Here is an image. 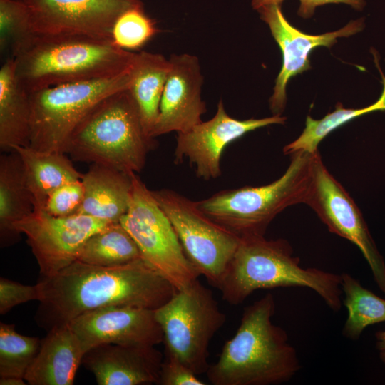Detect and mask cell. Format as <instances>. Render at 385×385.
Returning <instances> with one entry per match:
<instances>
[{"label":"cell","mask_w":385,"mask_h":385,"mask_svg":"<svg viewBox=\"0 0 385 385\" xmlns=\"http://www.w3.org/2000/svg\"><path fill=\"white\" fill-rule=\"evenodd\" d=\"M36 284L40 295L36 321L48 331L107 307L155 310L177 292L143 259L116 267L76 260L54 275L41 277Z\"/></svg>","instance_id":"6da1fadb"},{"label":"cell","mask_w":385,"mask_h":385,"mask_svg":"<svg viewBox=\"0 0 385 385\" xmlns=\"http://www.w3.org/2000/svg\"><path fill=\"white\" fill-rule=\"evenodd\" d=\"M271 293L245 307L235 335L206 371L213 385H274L289 381L300 369L297 353L286 332L271 320Z\"/></svg>","instance_id":"7a4b0ae2"},{"label":"cell","mask_w":385,"mask_h":385,"mask_svg":"<svg viewBox=\"0 0 385 385\" xmlns=\"http://www.w3.org/2000/svg\"><path fill=\"white\" fill-rule=\"evenodd\" d=\"M135 53L112 40L83 34H34L13 58L29 93L53 86L115 76L133 66Z\"/></svg>","instance_id":"3957f363"},{"label":"cell","mask_w":385,"mask_h":385,"mask_svg":"<svg viewBox=\"0 0 385 385\" xmlns=\"http://www.w3.org/2000/svg\"><path fill=\"white\" fill-rule=\"evenodd\" d=\"M299 264L286 240H267L264 235L242 237L217 289L225 302L237 305L257 289L307 287L332 310L338 312L342 307L340 274L304 268Z\"/></svg>","instance_id":"277c9868"},{"label":"cell","mask_w":385,"mask_h":385,"mask_svg":"<svg viewBox=\"0 0 385 385\" xmlns=\"http://www.w3.org/2000/svg\"><path fill=\"white\" fill-rule=\"evenodd\" d=\"M154 147L127 88L98 102L76 127L63 152L75 161L137 173Z\"/></svg>","instance_id":"5b68a950"},{"label":"cell","mask_w":385,"mask_h":385,"mask_svg":"<svg viewBox=\"0 0 385 385\" xmlns=\"http://www.w3.org/2000/svg\"><path fill=\"white\" fill-rule=\"evenodd\" d=\"M313 155H291L286 171L269 184L225 190L197 204L209 217L240 237L264 235L278 214L292 205L305 204L312 180Z\"/></svg>","instance_id":"8992f818"},{"label":"cell","mask_w":385,"mask_h":385,"mask_svg":"<svg viewBox=\"0 0 385 385\" xmlns=\"http://www.w3.org/2000/svg\"><path fill=\"white\" fill-rule=\"evenodd\" d=\"M131 68L115 76L29 92V147L40 151L64 153L70 135L88 113L106 96L128 88Z\"/></svg>","instance_id":"52a82bcc"},{"label":"cell","mask_w":385,"mask_h":385,"mask_svg":"<svg viewBox=\"0 0 385 385\" xmlns=\"http://www.w3.org/2000/svg\"><path fill=\"white\" fill-rule=\"evenodd\" d=\"M155 316L163 332L165 354L197 375L206 373L210 343L226 321L211 290L197 279L155 309Z\"/></svg>","instance_id":"ba28073f"},{"label":"cell","mask_w":385,"mask_h":385,"mask_svg":"<svg viewBox=\"0 0 385 385\" xmlns=\"http://www.w3.org/2000/svg\"><path fill=\"white\" fill-rule=\"evenodd\" d=\"M120 223L135 241L141 258L177 291L198 279L170 221L135 173L129 208Z\"/></svg>","instance_id":"9c48e42d"},{"label":"cell","mask_w":385,"mask_h":385,"mask_svg":"<svg viewBox=\"0 0 385 385\" xmlns=\"http://www.w3.org/2000/svg\"><path fill=\"white\" fill-rule=\"evenodd\" d=\"M152 192L196 272L218 288L240 237L209 217L197 202L167 188Z\"/></svg>","instance_id":"30bf717a"},{"label":"cell","mask_w":385,"mask_h":385,"mask_svg":"<svg viewBox=\"0 0 385 385\" xmlns=\"http://www.w3.org/2000/svg\"><path fill=\"white\" fill-rule=\"evenodd\" d=\"M328 230L354 244L368 262L379 288L385 294V262L352 197L323 163L319 150L313 155L312 180L305 202Z\"/></svg>","instance_id":"8fae6325"},{"label":"cell","mask_w":385,"mask_h":385,"mask_svg":"<svg viewBox=\"0 0 385 385\" xmlns=\"http://www.w3.org/2000/svg\"><path fill=\"white\" fill-rule=\"evenodd\" d=\"M111 223L82 214L55 217L34 210L14 228L26 236L41 277H48L77 260L86 240Z\"/></svg>","instance_id":"7c38bea8"},{"label":"cell","mask_w":385,"mask_h":385,"mask_svg":"<svg viewBox=\"0 0 385 385\" xmlns=\"http://www.w3.org/2000/svg\"><path fill=\"white\" fill-rule=\"evenodd\" d=\"M35 34H72L111 39L113 26L140 0H21Z\"/></svg>","instance_id":"4fadbf2b"},{"label":"cell","mask_w":385,"mask_h":385,"mask_svg":"<svg viewBox=\"0 0 385 385\" xmlns=\"http://www.w3.org/2000/svg\"><path fill=\"white\" fill-rule=\"evenodd\" d=\"M286 117L274 115L263 118L235 119L226 112L222 100L215 115L190 130L178 133L175 161L187 159L197 177L205 180L221 175V157L228 144L250 131L273 124H284Z\"/></svg>","instance_id":"5bb4252c"},{"label":"cell","mask_w":385,"mask_h":385,"mask_svg":"<svg viewBox=\"0 0 385 385\" xmlns=\"http://www.w3.org/2000/svg\"><path fill=\"white\" fill-rule=\"evenodd\" d=\"M69 326L85 351L102 344L155 346L163 341L155 310L111 306L86 312Z\"/></svg>","instance_id":"9a60e30c"},{"label":"cell","mask_w":385,"mask_h":385,"mask_svg":"<svg viewBox=\"0 0 385 385\" xmlns=\"http://www.w3.org/2000/svg\"><path fill=\"white\" fill-rule=\"evenodd\" d=\"M260 19L267 24L282 52L283 63L276 79L274 92L270 99L274 115H281L286 104V86L289 80L309 70L310 52L317 46L332 47L337 38L347 37L361 31L364 19L351 21L341 29L322 35H309L292 26L283 15L280 5L270 4L259 9Z\"/></svg>","instance_id":"2e32d148"},{"label":"cell","mask_w":385,"mask_h":385,"mask_svg":"<svg viewBox=\"0 0 385 385\" xmlns=\"http://www.w3.org/2000/svg\"><path fill=\"white\" fill-rule=\"evenodd\" d=\"M160 100L153 138L173 131L184 133L202 122L206 112L201 99L203 77L198 58L190 54H173Z\"/></svg>","instance_id":"e0dca14e"},{"label":"cell","mask_w":385,"mask_h":385,"mask_svg":"<svg viewBox=\"0 0 385 385\" xmlns=\"http://www.w3.org/2000/svg\"><path fill=\"white\" fill-rule=\"evenodd\" d=\"M163 354L155 346L102 344L86 351L82 364L99 385L158 384Z\"/></svg>","instance_id":"ac0fdd59"},{"label":"cell","mask_w":385,"mask_h":385,"mask_svg":"<svg viewBox=\"0 0 385 385\" xmlns=\"http://www.w3.org/2000/svg\"><path fill=\"white\" fill-rule=\"evenodd\" d=\"M84 354L69 324L53 327L41 340L24 379L31 385H72Z\"/></svg>","instance_id":"d6986e66"},{"label":"cell","mask_w":385,"mask_h":385,"mask_svg":"<svg viewBox=\"0 0 385 385\" xmlns=\"http://www.w3.org/2000/svg\"><path fill=\"white\" fill-rule=\"evenodd\" d=\"M133 173L91 164L81 178L84 197L79 214L108 222H120L129 208Z\"/></svg>","instance_id":"ffe728a7"},{"label":"cell","mask_w":385,"mask_h":385,"mask_svg":"<svg viewBox=\"0 0 385 385\" xmlns=\"http://www.w3.org/2000/svg\"><path fill=\"white\" fill-rule=\"evenodd\" d=\"M29 93L20 84L15 62L9 57L0 69V148L9 153L16 146H29Z\"/></svg>","instance_id":"44dd1931"},{"label":"cell","mask_w":385,"mask_h":385,"mask_svg":"<svg viewBox=\"0 0 385 385\" xmlns=\"http://www.w3.org/2000/svg\"><path fill=\"white\" fill-rule=\"evenodd\" d=\"M34 201L28 187L22 162L15 150L0 156L1 245L15 243L20 235L14 224L31 215Z\"/></svg>","instance_id":"7402d4cb"},{"label":"cell","mask_w":385,"mask_h":385,"mask_svg":"<svg viewBox=\"0 0 385 385\" xmlns=\"http://www.w3.org/2000/svg\"><path fill=\"white\" fill-rule=\"evenodd\" d=\"M21 158L35 210H42L49 195L70 181L81 180L83 174L66 153L40 151L29 146L14 148Z\"/></svg>","instance_id":"603a6c76"},{"label":"cell","mask_w":385,"mask_h":385,"mask_svg":"<svg viewBox=\"0 0 385 385\" xmlns=\"http://www.w3.org/2000/svg\"><path fill=\"white\" fill-rule=\"evenodd\" d=\"M170 69V60L161 54L147 51L135 53L128 89L137 106L145 133L152 139Z\"/></svg>","instance_id":"cb8c5ba5"},{"label":"cell","mask_w":385,"mask_h":385,"mask_svg":"<svg viewBox=\"0 0 385 385\" xmlns=\"http://www.w3.org/2000/svg\"><path fill=\"white\" fill-rule=\"evenodd\" d=\"M142 259L135 241L120 222H112L91 235L77 260L101 267H116Z\"/></svg>","instance_id":"d4e9b609"},{"label":"cell","mask_w":385,"mask_h":385,"mask_svg":"<svg viewBox=\"0 0 385 385\" xmlns=\"http://www.w3.org/2000/svg\"><path fill=\"white\" fill-rule=\"evenodd\" d=\"M340 276L343 303L348 312L342 334L347 339L357 340L368 326L385 322V299L362 287L349 274Z\"/></svg>","instance_id":"484cf974"},{"label":"cell","mask_w":385,"mask_h":385,"mask_svg":"<svg viewBox=\"0 0 385 385\" xmlns=\"http://www.w3.org/2000/svg\"><path fill=\"white\" fill-rule=\"evenodd\" d=\"M384 90L379 100L368 107L359 109H346L338 103L336 109L323 118L314 120L308 115L305 128L301 135L283 148L284 155L305 152L314 153L318 150L319 143L331 132L352 119L361 115L378 110H385V78L383 79Z\"/></svg>","instance_id":"4316f807"},{"label":"cell","mask_w":385,"mask_h":385,"mask_svg":"<svg viewBox=\"0 0 385 385\" xmlns=\"http://www.w3.org/2000/svg\"><path fill=\"white\" fill-rule=\"evenodd\" d=\"M41 340L19 334L14 324H0V377L24 378L38 354Z\"/></svg>","instance_id":"83f0119b"},{"label":"cell","mask_w":385,"mask_h":385,"mask_svg":"<svg viewBox=\"0 0 385 385\" xmlns=\"http://www.w3.org/2000/svg\"><path fill=\"white\" fill-rule=\"evenodd\" d=\"M34 33L26 4L21 0H0V48L14 58Z\"/></svg>","instance_id":"f1b7e54d"},{"label":"cell","mask_w":385,"mask_h":385,"mask_svg":"<svg viewBox=\"0 0 385 385\" xmlns=\"http://www.w3.org/2000/svg\"><path fill=\"white\" fill-rule=\"evenodd\" d=\"M158 32L155 22L145 14L142 4L118 16L113 26L111 39L115 46L130 51L142 48Z\"/></svg>","instance_id":"f546056e"},{"label":"cell","mask_w":385,"mask_h":385,"mask_svg":"<svg viewBox=\"0 0 385 385\" xmlns=\"http://www.w3.org/2000/svg\"><path fill=\"white\" fill-rule=\"evenodd\" d=\"M83 197L84 189L81 180L70 181L49 195L42 210L55 217L78 215Z\"/></svg>","instance_id":"4dcf8cb0"},{"label":"cell","mask_w":385,"mask_h":385,"mask_svg":"<svg viewBox=\"0 0 385 385\" xmlns=\"http://www.w3.org/2000/svg\"><path fill=\"white\" fill-rule=\"evenodd\" d=\"M37 284L25 285L11 279L0 278V314H5L13 307L31 300H39Z\"/></svg>","instance_id":"1f68e13d"},{"label":"cell","mask_w":385,"mask_h":385,"mask_svg":"<svg viewBox=\"0 0 385 385\" xmlns=\"http://www.w3.org/2000/svg\"><path fill=\"white\" fill-rule=\"evenodd\" d=\"M159 379L162 385H205L197 374L175 356L165 354Z\"/></svg>","instance_id":"d6a6232c"},{"label":"cell","mask_w":385,"mask_h":385,"mask_svg":"<svg viewBox=\"0 0 385 385\" xmlns=\"http://www.w3.org/2000/svg\"><path fill=\"white\" fill-rule=\"evenodd\" d=\"M300 6L297 14L303 18L312 16L317 6L327 4H346L351 6L354 9L361 10L365 6L364 0H299Z\"/></svg>","instance_id":"836d02e7"},{"label":"cell","mask_w":385,"mask_h":385,"mask_svg":"<svg viewBox=\"0 0 385 385\" xmlns=\"http://www.w3.org/2000/svg\"><path fill=\"white\" fill-rule=\"evenodd\" d=\"M376 347L379 352V357L385 364V330L379 331L375 334Z\"/></svg>","instance_id":"e575fe53"},{"label":"cell","mask_w":385,"mask_h":385,"mask_svg":"<svg viewBox=\"0 0 385 385\" xmlns=\"http://www.w3.org/2000/svg\"><path fill=\"white\" fill-rule=\"evenodd\" d=\"M26 381L24 378L16 376L0 377L1 385H25Z\"/></svg>","instance_id":"d590c367"},{"label":"cell","mask_w":385,"mask_h":385,"mask_svg":"<svg viewBox=\"0 0 385 385\" xmlns=\"http://www.w3.org/2000/svg\"><path fill=\"white\" fill-rule=\"evenodd\" d=\"M284 0H252V6L254 9H259L260 8L270 4L281 5Z\"/></svg>","instance_id":"8d00e7d4"},{"label":"cell","mask_w":385,"mask_h":385,"mask_svg":"<svg viewBox=\"0 0 385 385\" xmlns=\"http://www.w3.org/2000/svg\"></svg>","instance_id":"74e56055"}]
</instances>
